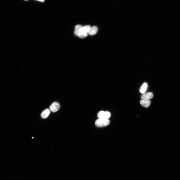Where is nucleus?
Listing matches in <instances>:
<instances>
[{"label":"nucleus","mask_w":180,"mask_h":180,"mask_svg":"<svg viewBox=\"0 0 180 180\" xmlns=\"http://www.w3.org/2000/svg\"><path fill=\"white\" fill-rule=\"evenodd\" d=\"M110 123L108 119L98 118L95 122L96 126L97 127H101L108 125Z\"/></svg>","instance_id":"nucleus-1"},{"label":"nucleus","mask_w":180,"mask_h":180,"mask_svg":"<svg viewBox=\"0 0 180 180\" xmlns=\"http://www.w3.org/2000/svg\"><path fill=\"white\" fill-rule=\"evenodd\" d=\"M110 112L108 111H100L97 114L98 118L108 119L110 117Z\"/></svg>","instance_id":"nucleus-2"},{"label":"nucleus","mask_w":180,"mask_h":180,"mask_svg":"<svg viewBox=\"0 0 180 180\" xmlns=\"http://www.w3.org/2000/svg\"><path fill=\"white\" fill-rule=\"evenodd\" d=\"M60 106L57 102H53L50 106V110L53 112L57 111L60 109Z\"/></svg>","instance_id":"nucleus-3"},{"label":"nucleus","mask_w":180,"mask_h":180,"mask_svg":"<svg viewBox=\"0 0 180 180\" xmlns=\"http://www.w3.org/2000/svg\"><path fill=\"white\" fill-rule=\"evenodd\" d=\"M153 96V93L149 92L143 94L141 96L142 99L150 100L152 98Z\"/></svg>","instance_id":"nucleus-4"},{"label":"nucleus","mask_w":180,"mask_h":180,"mask_svg":"<svg viewBox=\"0 0 180 180\" xmlns=\"http://www.w3.org/2000/svg\"><path fill=\"white\" fill-rule=\"evenodd\" d=\"M90 28L91 27L90 25L82 26L80 30V33L83 34H88Z\"/></svg>","instance_id":"nucleus-5"},{"label":"nucleus","mask_w":180,"mask_h":180,"mask_svg":"<svg viewBox=\"0 0 180 180\" xmlns=\"http://www.w3.org/2000/svg\"><path fill=\"white\" fill-rule=\"evenodd\" d=\"M140 103L143 106L147 108L150 105L151 102L150 100L142 99L140 100Z\"/></svg>","instance_id":"nucleus-6"},{"label":"nucleus","mask_w":180,"mask_h":180,"mask_svg":"<svg viewBox=\"0 0 180 180\" xmlns=\"http://www.w3.org/2000/svg\"><path fill=\"white\" fill-rule=\"evenodd\" d=\"M50 112V110L48 108L46 109L42 112L41 116L42 118H46L48 117Z\"/></svg>","instance_id":"nucleus-7"},{"label":"nucleus","mask_w":180,"mask_h":180,"mask_svg":"<svg viewBox=\"0 0 180 180\" xmlns=\"http://www.w3.org/2000/svg\"><path fill=\"white\" fill-rule=\"evenodd\" d=\"M98 31V28L96 26H93L91 28L88 34L90 35H93L96 34Z\"/></svg>","instance_id":"nucleus-8"},{"label":"nucleus","mask_w":180,"mask_h":180,"mask_svg":"<svg viewBox=\"0 0 180 180\" xmlns=\"http://www.w3.org/2000/svg\"><path fill=\"white\" fill-rule=\"evenodd\" d=\"M82 27L80 25H77L75 27L74 34L76 36H78V34L80 33V30Z\"/></svg>","instance_id":"nucleus-9"},{"label":"nucleus","mask_w":180,"mask_h":180,"mask_svg":"<svg viewBox=\"0 0 180 180\" xmlns=\"http://www.w3.org/2000/svg\"><path fill=\"white\" fill-rule=\"evenodd\" d=\"M147 87V84L146 83H144L140 89V92L142 94H144L146 92Z\"/></svg>","instance_id":"nucleus-10"},{"label":"nucleus","mask_w":180,"mask_h":180,"mask_svg":"<svg viewBox=\"0 0 180 180\" xmlns=\"http://www.w3.org/2000/svg\"><path fill=\"white\" fill-rule=\"evenodd\" d=\"M88 34H83L79 33L78 35V36L80 38H83L86 37L88 36Z\"/></svg>","instance_id":"nucleus-11"},{"label":"nucleus","mask_w":180,"mask_h":180,"mask_svg":"<svg viewBox=\"0 0 180 180\" xmlns=\"http://www.w3.org/2000/svg\"><path fill=\"white\" fill-rule=\"evenodd\" d=\"M38 0V1H40V2H44V0Z\"/></svg>","instance_id":"nucleus-12"},{"label":"nucleus","mask_w":180,"mask_h":180,"mask_svg":"<svg viewBox=\"0 0 180 180\" xmlns=\"http://www.w3.org/2000/svg\"><path fill=\"white\" fill-rule=\"evenodd\" d=\"M26 0V1H27V0Z\"/></svg>","instance_id":"nucleus-13"}]
</instances>
